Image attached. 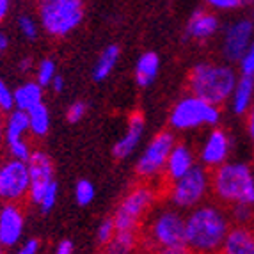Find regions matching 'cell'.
<instances>
[{"mask_svg":"<svg viewBox=\"0 0 254 254\" xmlns=\"http://www.w3.org/2000/svg\"><path fill=\"white\" fill-rule=\"evenodd\" d=\"M73 253H75V246H73V242L68 240V238L61 240L54 251V254H73Z\"/></svg>","mask_w":254,"mask_h":254,"instance_id":"8d00e7d4","label":"cell"},{"mask_svg":"<svg viewBox=\"0 0 254 254\" xmlns=\"http://www.w3.org/2000/svg\"><path fill=\"white\" fill-rule=\"evenodd\" d=\"M157 201L158 190L151 183L140 182L135 187H131L112 215L116 231H137V233H140L144 228V220L151 215Z\"/></svg>","mask_w":254,"mask_h":254,"instance_id":"277c9868","label":"cell"},{"mask_svg":"<svg viewBox=\"0 0 254 254\" xmlns=\"http://www.w3.org/2000/svg\"><path fill=\"white\" fill-rule=\"evenodd\" d=\"M142 244L137 231H116L114 238L105 246V254H135Z\"/></svg>","mask_w":254,"mask_h":254,"instance_id":"603a6c76","label":"cell"},{"mask_svg":"<svg viewBox=\"0 0 254 254\" xmlns=\"http://www.w3.org/2000/svg\"><path fill=\"white\" fill-rule=\"evenodd\" d=\"M18 29H20L21 36L29 41H36L39 38V21H36L29 14H21L18 18Z\"/></svg>","mask_w":254,"mask_h":254,"instance_id":"f1b7e54d","label":"cell"},{"mask_svg":"<svg viewBox=\"0 0 254 254\" xmlns=\"http://www.w3.org/2000/svg\"><path fill=\"white\" fill-rule=\"evenodd\" d=\"M25 213L20 204L0 206V247H14L23 237Z\"/></svg>","mask_w":254,"mask_h":254,"instance_id":"9a60e30c","label":"cell"},{"mask_svg":"<svg viewBox=\"0 0 254 254\" xmlns=\"http://www.w3.org/2000/svg\"><path fill=\"white\" fill-rule=\"evenodd\" d=\"M39 251H41V242L38 238H27L20 244L16 254H39Z\"/></svg>","mask_w":254,"mask_h":254,"instance_id":"e575fe53","label":"cell"},{"mask_svg":"<svg viewBox=\"0 0 254 254\" xmlns=\"http://www.w3.org/2000/svg\"><path fill=\"white\" fill-rule=\"evenodd\" d=\"M119 55H121V50H119L118 45H109L107 48H103L102 54L98 55L96 63L93 66V78L96 82H102L105 78H109V75L114 71V68L118 66Z\"/></svg>","mask_w":254,"mask_h":254,"instance_id":"cb8c5ba5","label":"cell"},{"mask_svg":"<svg viewBox=\"0 0 254 254\" xmlns=\"http://www.w3.org/2000/svg\"><path fill=\"white\" fill-rule=\"evenodd\" d=\"M219 27H220V21L219 16H217L213 11L210 9H195L192 16L189 18L187 21V36L194 41H208L210 38L219 32Z\"/></svg>","mask_w":254,"mask_h":254,"instance_id":"ac0fdd59","label":"cell"},{"mask_svg":"<svg viewBox=\"0 0 254 254\" xmlns=\"http://www.w3.org/2000/svg\"><path fill=\"white\" fill-rule=\"evenodd\" d=\"M231 229L224 206L204 203L185 215V244L194 254H219Z\"/></svg>","mask_w":254,"mask_h":254,"instance_id":"6da1fadb","label":"cell"},{"mask_svg":"<svg viewBox=\"0 0 254 254\" xmlns=\"http://www.w3.org/2000/svg\"><path fill=\"white\" fill-rule=\"evenodd\" d=\"M4 128H5V112L0 110V146L4 144Z\"/></svg>","mask_w":254,"mask_h":254,"instance_id":"b9f144b4","label":"cell"},{"mask_svg":"<svg viewBox=\"0 0 254 254\" xmlns=\"http://www.w3.org/2000/svg\"><path fill=\"white\" fill-rule=\"evenodd\" d=\"M238 76L254 78V43L249 47V50L244 54V57L238 61Z\"/></svg>","mask_w":254,"mask_h":254,"instance_id":"f546056e","label":"cell"},{"mask_svg":"<svg viewBox=\"0 0 254 254\" xmlns=\"http://www.w3.org/2000/svg\"><path fill=\"white\" fill-rule=\"evenodd\" d=\"M0 110L2 112H11L14 110V94L13 89L5 84V80L0 78Z\"/></svg>","mask_w":254,"mask_h":254,"instance_id":"d6a6232c","label":"cell"},{"mask_svg":"<svg viewBox=\"0 0 254 254\" xmlns=\"http://www.w3.org/2000/svg\"><path fill=\"white\" fill-rule=\"evenodd\" d=\"M140 235L153 253L185 244V215L173 206L158 208L148 217Z\"/></svg>","mask_w":254,"mask_h":254,"instance_id":"5b68a950","label":"cell"},{"mask_svg":"<svg viewBox=\"0 0 254 254\" xmlns=\"http://www.w3.org/2000/svg\"><path fill=\"white\" fill-rule=\"evenodd\" d=\"M212 195L220 206H244L254 208V171L249 164L229 160L224 165L210 171Z\"/></svg>","mask_w":254,"mask_h":254,"instance_id":"3957f363","label":"cell"},{"mask_svg":"<svg viewBox=\"0 0 254 254\" xmlns=\"http://www.w3.org/2000/svg\"><path fill=\"white\" fill-rule=\"evenodd\" d=\"M9 9H11V2L9 0H0V23L5 20V16L9 14Z\"/></svg>","mask_w":254,"mask_h":254,"instance_id":"60d3db41","label":"cell"},{"mask_svg":"<svg viewBox=\"0 0 254 254\" xmlns=\"http://www.w3.org/2000/svg\"><path fill=\"white\" fill-rule=\"evenodd\" d=\"M85 114H87V105L84 102H73L66 110V119H68V123L75 125L80 123L85 118Z\"/></svg>","mask_w":254,"mask_h":254,"instance_id":"836d02e7","label":"cell"},{"mask_svg":"<svg viewBox=\"0 0 254 254\" xmlns=\"http://www.w3.org/2000/svg\"><path fill=\"white\" fill-rule=\"evenodd\" d=\"M195 165H197L195 164V155L190 149V146L183 144V142H176L169 158H167V165H165V173H164V183L169 185L173 182H178L185 174L190 173Z\"/></svg>","mask_w":254,"mask_h":254,"instance_id":"e0dca14e","label":"cell"},{"mask_svg":"<svg viewBox=\"0 0 254 254\" xmlns=\"http://www.w3.org/2000/svg\"><path fill=\"white\" fill-rule=\"evenodd\" d=\"M253 171H254V167H253Z\"/></svg>","mask_w":254,"mask_h":254,"instance_id":"7dc6e473","label":"cell"},{"mask_svg":"<svg viewBox=\"0 0 254 254\" xmlns=\"http://www.w3.org/2000/svg\"><path fill=\"white\" fill-rule=\"evenodd\" d=\"M18 69H20V73H29V71H32V69H36V64L30 57H23V59H20V63H18Z\"/></svg>","mask_w":254,"mask_h":254,"instance_id":"74e56055","label":"cell"},{"mask_svg":"<svg viewBox=\"0 0 254 254\" xmlns=\"http://www.w3.org/2000/svg\"><path fill=\"white\" fill-rule=\"evenodd\" d=\"M231 155V137L222 128H212L199 149V162L204 169L215 171L229 162Z\"/></svg>","mask_w":254,"mask_h":254,"instance_id":"5bb4252c","label":"cell"},{"mask_svg":"<svg viewBox=\"0 0 254 254\" xmlns=\"http://www.w3.org/2000/svg\"><path fill=\"white\" fill-rule=\"evenodd\" d=\"M7 48H9V38L4 34V32H0V55L4 54Z\"/></svg>","mask_w":254,"mask_h":254,"instance_id":"7bdbcfd3","label":"cell"},{"mask_svg":"<svg viewBox=\"0 0 254 254\" xmlns=\"http://www.w3.org/2000/svg\"><path fill=\"white\" fill-rule=\"evenodd\" d=\"M50 87H52V91H54V93H63V91L66 89V80H64V76H61V75L55 76Z\"/></svg>","mask_w":254,"mask_h":254,"instance_id":"f35d334b","label":"cell"},{"mask_svg":"<svg viewBox=\"0 0 254 254\" xmlns=\"http://www.w3.org/2000/svg\"><path fill=\"white\" fill-rule=\"evenodd\" d=\"M251 229H253V233H254V222H253V226H251Z\"/></svg>","mask_w":254,"mask_h":254,"instance_id":"f6af8a7d","label":"cell"},{"mask_svg":"<svg viewBox=\"0 0 254 254\" xmlns=\"http://www.w3.org/2000/svg\"><path fill=\"white\" fill-rule=\"evenodd\" d=\"M82 0H43L38 4L39 27L54 38L71 34L84 20Z\"/></svg>","mask_w":254,"mask_h":254,"instance_id":"8992f818","label":"cell"},{"mask_svg":"<svg viewBox=\"0 0 254 254\" xmlns=\"http://www.w3.org/2000/svg\"><path fill=\"white\" fill-rule=\"evenodd\" d=\"M55 76H57V66L52 59H43L36 64V82L41 87L52 85Z\"/></svg>","mask_w":254,"mask_h":254,"instance_id":"4316f807","label":"cell"},{"mask_svg":"<svg viewBox=\"0 0 254 254\" xmlns=\"http://www.w3.org/2000/svg\"><path fill=\"white\" fill-rule=\"evenodd\" d=\"M238 80V73L226 63L203 61L192 66L187 76V85L192 96L201 98L203 102L220 105L229 102Z\"/></svg>","mask_w":254,"mask_h":254,"instance_id":"7a4b0ae2","label":"cell"},{"mask_svg":"<svg viewBox=\"0 0 254 254\" xmlns=\"http://www.w3.org/2000/svg\"><path fill=\"white\" fill-rule=\"evenodd\" d=\"M208 9L217 13V11H233V9L246 7V0H208L206 2Z\"/></svg>","mask_w":254,"mask_h":254,"instance_id":"1f68e13d","label":"cell"},{"mask_svg":"<svg viewBox=\"0 0 254 254\" xmlns=\"http://www.w3.org/2000/svg\"><path fill=\"white\" fill-rule=\"evenodd\" d=\"M160 57L157 52H144L135 63V82L140 87H148L158 75Z\"/></svg>","mask_w":254,"mask_h":254,"instance_id":"7402d4cb","label":"cell"},{"mask_svg":"<svg viewBox=\"0 0 254 254\" xmlns=\"http://www.w3.org/2000/svg\"><path fill=\"white\" fill-rule=\"evenodd\" d=\"M220 116H222V112L219 107L210 105V103L203 102L201 98H195L192 94H187V96L180 98L171 109L169 127L171 130L176 131L197 130L203 127L217 128Z\"/></svg>","mask_w":254,"mask_h":254,"instance_id":"ba28073f","label":"cell"},{"mask_svg":"<svg viewBox=\"0 0 254 254\" xmlns=\"http://www.w3.org/2000/svg\"><path fill=\"white\" fill-rule=\"evenodd\" d=\"M30 176L27 162L7 160L0 162V201L4 204H20L29 199Z\"/></svg>","mask_w":254,"mask_h":254,"instance_id":"30bf717a","label":"cell"},{"mask_svg":"<svg viewBox=\"0 0 254 254\" xmlns=\"http://www.w3.org/2000/svg\"><path fill=\"white\" fill-rule=\"evenodd\" d=\"M94 195H96V190H94V185L89 182V180H78L75 185V199L80 206H87L94 201Z\"/></svg>","mask_w":254,"mask_h":254,"instance_id":"83f0119b","label":"cell"},{"mask_svg":"<svg viewBox=\"0 0 254 254\" xmlns=\"http://www.w3.org/2000/svg\"><path fill=\"white\" fill-rule=\"evenodd\" d=\"M29 176H30V190H29V199L32 204L39 206L52 187L55 185V167L52 158L41 149H34L30 155L29 162Z\"/></svg>","mask_w":254,"mask_h":254,"instance_id":"7c38bea8","label":"cell"},{"mask_svg":"<svg viewBox=\"0 0 254 254\" xmlns=\"http://www.w3.org/2000/svg\"><path fill=\"white\" fill-rule=\"evenodd\" d=\"M29 130V116L21 110H11L5 116V128H4V144L9 151V158L20 162H29L30 155L34 149L30 148V142L25 139Z\"/></svg>","mask_w":254,"mask_h":254,"instance_id":"8fae6325","label":"cell"},{"mask_svg":"<svg viewBox=\"0 0 254 254\" xmlns=\"http://www.w3.org/2000/svg\"><path fill=\"white\" fill-rule=\"evenodd\" d=\"M212 194V183H210V171L203 165H195L189 174H185L178 182L165 185V195L171 206L176 210H189L206 203L208 195Z\"/></svg>","mask_w":254,"mask_h":254,"instance_id":"52a82bcc","label":"cell"},{"mask_svg":"<svg viewBox=\"0 0 254 254\" xmlns=\"http://www.w3.org/2000/svg\"><path fill=\"white\" fill-rule=\"evenodd\" d=\"M253 16H254V9H253Z\"/></svg>","mask_w":254,"mask_h":254,"instance_id":"bcb514c9","label":"cell"},{"mask_svg":"<svg viewBox=\"0 0 254 254\" xmlns=\"http://www.w3.org/2000/svg\"><path fill=\"white\" fill-rule=\"evenodd\" d=\"M247 131H249V137L254 142V103L249 112H247Z\"/></svg>","mask_w":254,"mask_h":254,"instance_id":"ab89813d","label":"cell"},{"mask_svg":"<svg viewBox=\"0 0 254 254\" xmlns=\"http://www.w3.org/2000/svg\"><path fill=\"white\" fill-rule=\"evenodd\" d=\"M254 23L247 18L231 21L222 36V55L229 63H238L253 45Z\"/></svg>","mask_w":254,"mask_h":254,"instance_id":"4fadbf2b","label":"cell"},{"mask_svg":"<svg viewBox=\"0 0 254 254\" xmlns=\"http://www.w3.org/2000/svg\"><path fill=\"white\" fill-rule=\"evenodd\" d=\"M228 215H229V220H231V226H244V228H249V224L253 226V222H254V208L237 204V206L229 208Z\"/></svg>","mask_w":254,"mask_h":254,"instance_id":"484cf974","label":"cell"},{"mask_svg":"<svg viewBox=\"0 0 254 254\" xmlns=\"http://www.w3.org/2000/svg\"><path fill=\"white\" fill-rule=\"evenodd\" d=\"M153 254H194V251L187 244H180V246H173V247H165V249L155 251Z\"/></svg>","mask_w":254,"mask_h":254,"instance_id":"d590c367","label":"cell"},{"mask_svg":"<svg viewBox=\"0 0 254 254\" xmlns=\"http://www.w3.org/2000/svg\"><path fill=\"white\" fill-rule=\"evenodd\" d=\"M0 254H4V249H2V247H0Z\"/></svg>","mask_w":254,"mask_h":254,"instance_id":"ee69618b","label":"cell"},{"mask_svg":"<svg viewBox=\"0 0 254 254\" xmlns=\"http://www.w3.org/2000/svg\"><path fill=\"white\" fill-rule=\"evenodd\" d=\"M176 146V137L171 130H162L148 142L135 162V174L142 183H153L155 180H164L165 165L171 151Z\"/></svg>","mask_w":254,"mask_h":254,"instance_id":"9c48e42d","label":"cell"},{"mask_svg":"<svg viewBox=\"0 0 254 254\" xmlns=\"http://www.w3.org/2000/svg\"><path fill=\"white\" fill-rule=\"evenodd\" d=\"M144 125H146V119L140 110H133V112L128 116L127 130H125L121 139H119L114 144V148H112L114 158L125 160V158L131 157V155L135 153V149L139 148V144H140V139L144 135Z\"/></svg>","mask_w":254,"mask_h":254,"instance_id":"2e32d148","label":"cell"},{"mask_svg":"<svg viewBox=\"0 0 254 254\" xmlns=\"http://www.w3.org/2000/svg\"><path fill=\"white\" fill-rule=\"evenodd\" d=\"M114 235H116V226H114V220H112V217L102 220V222H100V226H98V229H96L98 242H100V244H103V246H107V244L114 238Z\"/></svg>","mask_w":254,"mask_h":254,"instance_id":"4dcf8cb0","label":"cell"},{"mask_svg":"<svg viewBox=\"0 0 254 254\" xmlns=\"http://www.w3.org/2000/svg\"><path fill=\"white\" fill-rule=\"evenodd\" d=\"M229 103H231L233 114H237V116L247 114L254 103V78L238 76L233 94L229 98Z\"/></svg>","mask_w":254,"mask_h":254,"instance_id":"ffe728a7","label":"cell"},{"mask_svg":"<svg viewBox=\"0 0 254 254\" xmlns=\"http://www.w3.org/2000/svg\"><path fill=\"white\" fill-rule=\"evenodd\" d=\"M29 116V130L30 135L34 137H45L50 131L52 118H50V110H48L47 103L43 102L41 105L34 107V109L27 112Z\"/></svg>","mask_w":254,"mask_h":254,"instance_id":"d4e9b609","label":"cell"},{"mask_svg":"<svg viewBox=\"0 0 254 254\" xmlns=\"http://www.w3.org/2000/svg\"><path fill=\"white\" fill-rule=\"evenodd\" d=\"M14 94V109L21 112H30L34 107L43 103V87L36 80L23 82L13 91Z\"/></svg>","mask_w":254,"mask_h":254,"instance_id":"44dd1931","label":"cell"},{"mask_svg":"<svg viewBox=\"0 0 254 254\" xmlns=\"http://www.w3.org/2000/svg\"><path fill=\"white\" fill-rule=\"evenodd\" d=\"M219 254H254V233L251 226H231Z\"/></svg>","mask_w":254,"mask_h":254,"instance_id":"d6986e66","label":"cell"}]
</instances>
